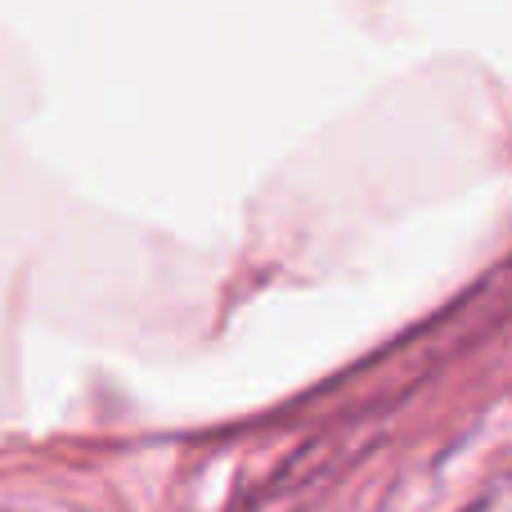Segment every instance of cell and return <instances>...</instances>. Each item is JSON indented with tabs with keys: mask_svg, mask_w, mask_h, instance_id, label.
Listing matches in <instances>:
<instances>
[]
</instances>
